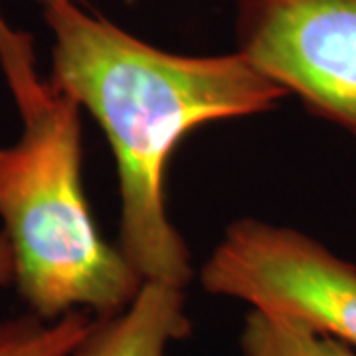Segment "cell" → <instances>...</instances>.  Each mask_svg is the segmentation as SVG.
<instances>
[{
	"mask_svg": "<svg viewBox=\"0 0 356 356\" xmlns=\"http://www.w3.org/2000/svg\"><path fill=\"white\" fill-rule=\"evenodd\" d=\"M210 295L289 318L356 348V266L299 229L242 218L200 269Z\"/></svg>",
	"mask_w": 356,
	"mask_h": 356,
	"instance_id": "3",
	"label": "cell"
},
{
	"mask_svg": "<svg viewBox=\"0 0 356 356\" xmlns=\"http://www.w3.org/2000/svg\"><path fill=\"white\" fill-rule=\"evenodd\" d=\"M236 40L287 95L356 135V0H240Z\"/></svg>",
	"mask_w": 356,
	"mask_h": 356,
	"instance_id": "4",
	"label": "cell"
},
{
	"mask_svg": "<svg viewBox=\"0 0 356 356\" xmlns=\"http://www.w3.org/2000/svg\"><path fill=\"white\" fill-rule=\"evenodd\" d=\"M8 281H13V257L4 234H0V285Z\"/></svg>",
	"mask_w": 356,
	"mask_h": 356,
	"instance_id": "8",
	"label": "cell"
},
{
	"mask_svg": "<svg viewBox=\"0 0 356 356\" xmlns=\"http://www.w3.org/2000/svg\"><path fill=\"white\" fill-rule=\"evenodd\" d=\"M243 356H356L348 344L289 318L252 309L240 334Z\"/></svg>",
	"mask_w": 356,
	"mask_h": 356,
	"instance_id": "6",
	"label": "cell"
},
{
	"mask_svg": "<svg viewBox=\"0 0 356 356\" xmlns=\"http://www.w3.org/2000/svg\"><path fill=\"white\" fill-rule=\"evenodd\" d=\"M191 331L184 289L145 281L125 309L111 317H95L72 356H166L168 344L186 339Z\"/></svg>",
	"mask_w": 356,
	"mask_h": 356,
	"instance_id": "5",
	"label": "cell"
},
{
	"mask_svg": "<svg viewBox=\"0 0 356 356\" xmlns=\"http://www.w3.org/2000/svg\"><path fill=\"white\" fill-rule=\"evenodd\" d=\"M38 4H42V8H46V6H50V4H56V2H60V0H36Z\"/></svg>",
	"mask_w": 356,
	"mask_h": 356,
	"instance_id": "9",
	"label": "cell"
},
{
	"mask_svg": "<svg viewBox=\"0 0 356 356\" xmlns=\"http://www.w3.org/2000/svg\"><path fill=\"white\" fill-rule=\"evenodd\" d=\"M95 317L72 311L56 321L38 315L0 323V356H72L91 331Z\"/></svg>",
	"mask_w": 356,
	"mask_h": 356,
	"instance_id": "7",
	"label": "cell"
},
{
	"mask_svg": "<svg viewBox=\"0 0 356 356\" xmlns=\"http://www.w3.org/2000/svg\"><path fill=\"white\" fill-rule=\"evenodd\" d=\"M0 65L22 115V135L0 147V220L13 281L32 315L111 317L145 281L105 242L83 191L81 107L42 79L32 36L0 26Z\"/></svg>",
	"mask_w": 356,
	"mask_h": 356,
	"instance_id": "2",
	"label": "cell"
},
{
	"mask_svg": "<svg viewBox=\"0 0 356 356\" xmlns=\"http://www.w3.org/2000/svg\"><path fill=\"white\" fill-rule=\"evenodd\" d=\"M0 22H4V18H2V14H0Z\"/></svg>",
	"mask_w": 356,
	"mask_h": 356,
	"instance_id": "10",
	"label": "cell"
},
{
	"mask_svg": "<svg viewBox=\"0 0 356 356\" xmlns=\"http://www.w3.org/2000/svg\"><path fill=\"white\" fill-rule=\"evenodd\" d=\"M54 34L51 86L93 115L119 177V250L143 281L186 287L192 255L166 210L165 172L194 129L271 111L287 95L243 54L156 48L74 0L44 8Z\"/></svg>",
	"mask_w": 356,
	"mask_h": 356,
	"instance_id": "1",
	"label": "cell"
}]
</instances>
